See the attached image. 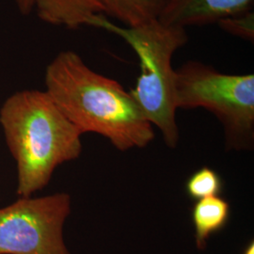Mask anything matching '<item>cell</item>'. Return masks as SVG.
<instances>
[{"mask_svg":"<svg viewBox=\"0 0 254 254\" xmlns=\"http://www.w3.org/2000/svg\"><path fill=\"white\" fill-rule=\"evenodd\" d=\"M46 92L78 131L108 138L121 152L144 148L154 138L130 91L96 73L77 53L60 52L46 67Z\"/></svg>","mask_w":254,"mask_h":254,"instance_id":"cell-1","label":"cell"},{"mask_svg":"<svg viewBox=\"0 0 254 254\" xmlns=\"http://www.w3.org/2000/svg\"><path fill=\"white\" fill-rule=\"evenodd\" d=\"M0 125L17 163L20 197L45 189L60 165L81 154V133L46 91L13 93L0 109Z\"/></svg>","mask_w":254,"mask_h":254,"instance_id":"cell-2","label":"cell"},{"mask_svg":"<svg viewBox=\"0 0 254 254\" xmlns=\"http://www.w3.org/2000/svg\"><path fill=\"white\" fill-rule=\"evenodd\" d=\"M89 26L118 35L135 51L140 73L130 93L148 122L161 131L166 145L175 148L179 128L172 59L188 43L186 28L165 25L158 19L134 27H120L104 14L92 17Z\"/></svg>","mask_w":254,"mask_h":254,"instance_id":"cell-3","label":"cell"},{"mask_svg":"<svg viewBox=\"0 0 254 254\" xmlns=\"http://www.w3.org/2000/svg\"><path fill=\"white\" fill-rule=\"evenodd\" d=\"M176 109L202 108L224 128L226 149L253 150L254 144V74H227L190 61L175 70Z\"/></svg>","mask_w":254,"mask_h":254,"instance_id":"cell-4","label":"cell"},{"mask_svg":"<svg viewBox=\"0 0 254 254\" xmlns=\"http://www.w3.org/2000/svg\"><path fill=\"white\" fill-rule=\"evenodd\" d=\"M68 193L20 197L0 208V254H72L64 226L71 214Z\"/></svg>","mask_w":254,"mask_h":254,"instance_id":"cell-5","label":"cell"},{"mask_svg":"<svg viewBox=\"0 0 254 254\" xmlns=\"http://www.w3.org/2000/svg\"><path fill=\"white\" fill-rule=\"evenodd\" d=\"M254 0H168L158 20L168 26L218 24L220 20L252 10Z\"/></svg>","mask_w":254,"mask_h":254,"instance_id":"cell-6","label":"cell"},{"mask_svg":"<svg viewBox=\"0 0 254 254\" xmlns=\"http://www.w3.org/2000/svg\"><path fill=\"white\" fill-rule=\"evenodd\" d=\"M37 15L47 24L76 29L104 14L102 0H35Z\"/></svg>","mask_w":254,"mask_h":254,"instance_id":"cell-7","label":"cell"},{"mask_svg":"<svg viewBox=\"0 0 254 254\" xmlns=\"http://www.w3.org/2000/svg\"><path fill=\"white\" fill-rule=\"evenodd\" d=\"M230 215V203L219 196L196 201L191 217L198 250L203 251L206 249L209 238L227 225Z\"/></svg>","mask_w":254,"mask_h":254,"instance_id":"cell-8","label":"cell"},{"mask_svg":"<svg viewBox=\"0 0 254 254\" xmlns=\"http://www.w3.org/2000/svg\"><path fill=\"white\" fill-rule=\"evenodd\" d=\"M168 0H102L105 15L125 27H134L158 19Z\"/></svg>","mask_w":254,"mask_h":254,"instance_id":"cell-9","label":"cell"},{"mask_svg":"<svg viewBox=\"0 0 254 254\" xmlns=\"http://www.w3.org/2000/svg\"><path fill=\"white\" fill-rule=\"evenodd\" d=\"M223 188V182L216 171L202 167L193 173L186 184L188 195L193 200H199L218 196Z\"/></svg>","mask_w":254,"mask_h":254,"instance_id":"cell-10","label":"cell"},{"mask_svg":"<svg viewBox=\"0 0 254 254\" xmlns=\"http://www.w3.org/2000/svg\"><path fill=\"white\" fill-rule=\"evenodd\" d=\"M218 25L228 33L254 43V12L253 9L222 19L218 22Z\"/></svg>","mask_w":254,"mask_h":254,"instance_id":"cell-11","label":"cell"},{"mask_svg":"<svg viewBox=\"0 0 254 254\" xmlns=\"http://www.w3.org/2000/svg\"><path fill=\"white\" fill-rule=\"evenodd\" d=\"M15 3L23 15H28L35 6V0H15Z\"/></svg>","mask_w":254,"mask_h":254,"instance_id":"cell-12","label":"cell"},{"mask_svg":"<svg viewBox=\"0 0 254 254\" xmlns=\"http://www.w3.org/2000/svg\"><path fill=\"white\" fill-rule=\"evenodd\" d=\"M242 254H254V241H252L249 245L246 247L243 251Z\"/></svg>","mask_w":254,"mask_h":254,"instance_id":"cell-13","label":"cell"}]
</instances>
